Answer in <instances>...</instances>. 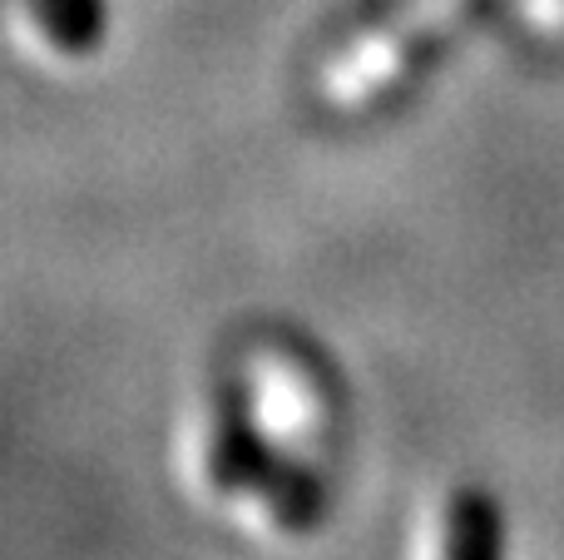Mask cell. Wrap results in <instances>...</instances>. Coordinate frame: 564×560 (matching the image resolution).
Here are the masks:
<instances>
[{
  "mask_svg": "<svg viewBox=\"0 0 564 560\" xmlns=\"http://www.w3.org/2000/svg\"><path fill=\"white\" fill-rule=\"evenodd\" d=\"M194 482L208 502L228 506L234 516L273 536H302L307 526L322 521V506H327L322 472L282 462L258 442L253 422L238 402V387L218 392L208 412L198 417Z\"/></svg>",
  "mask_w": 564,
  "mask_h": 560,
  "instance_id": "obj_1",
  "label": "cell"
},
{
  "mask_svg": "<svg viewBox=\"0 0 564 560\" xmlns=\"http://www.w3.org/2000/svg\"><path fill=\"white\" fill-rule=\"evenodd\" d=\"M234 387L268 452L312 472L327 466L332 437H337V397H332L327 373L297 343L288 337L248 343Z\"/></svg>",
  "mask_w": 564,
  "mask_h": 560,
  "instance_id": "obj_2",
  "label": "cell"
},
{
  "mask_svg": "<svg viewBox=\"0 0 564 560\" xmlns=\"http://www.w3.org/2000/svg\"><path fill=\"white\" fill-rule=\"evenodd\" d=\"M476 0H406L381 25L351 35L322 69V95L332 109H367L387 99L406 75H416L421 60L441 50L470 20Z\"/></svg>",
  "mask_w": 564,
  "mask_h": 560,
  "instance_id": "obj_3",
  "label": "cell"
},
{
  "mask_svg": "<svg viewBox=\"0 0 564 560\" xmlns=\"http://www.w3.org/2000/svg\"><path fill=\"white\" fill-rule=\"evenodd\" d=\"M431 560H500V511L486 492L460 486L436 521V556Z\"/></svg>",
  "mask_w": 564,
  "mask_h": 560,
  "instance_id": "obj_4",
  "label": "cell"
},
{
  "mask_svg": "<svg viewBox=\"0 0 564 560\" xmlns=\"http://www.w3.org/2000/svg\"><path fill=\"white\" fill-rule=\"evenodd\" d=\"M25 15L35 20L40 40L65 50V55H85L105 30L99 0H25Z\"/></svg>",
  "mask_w": 564,
  "mask_h": 560,
  "instance_id": "obj_5",
  "label": "cell"
},
{
  "mask_svg": "<svg viewBox=\"0 0 564 560\" xmlns=\"http://www.w3.org/2000/svg\"><path fill=\"white\" fill-rule=\"evenodd\" d=\"M520 6H525V15L535 20L540 30H550V35L564 30V0H520Z\"/></svg>",
  "mask_w": 564,
  "mask_h": 560,
  "instance_id": "obj_6",
  "label": "cell"
}]
</instances>
